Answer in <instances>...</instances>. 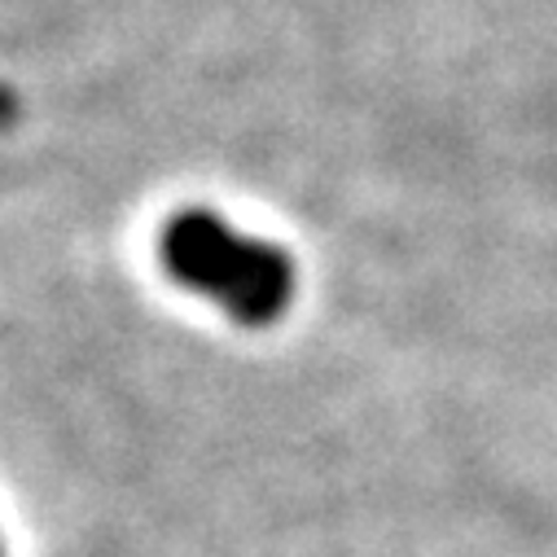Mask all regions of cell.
<instances>
[{"instance_id": "1", "label": "cell", "mask_w": 557, "mask_h": 557, "mask_svg": "<svg viewBox=\"0 0 557 557\" xmlns=\"http://www.w3.org/2000/svg\"><path fill=\"white\" fill-rule=\"evenodd\" d=\"M159 259L176 286L211 299L237 325H276L299 290L295 259L263 237L242 233L215 211H181L159 237Z\"/></svg>"}, {"instance_id": "2", "label": "cell", "mask_w": 557, "mask_h": 557, "mask_svg": "<svg viewBox=\"0 0 557 557\" xmlns=\"http://www.w3.org/2000/svg\"><path fill=\"white\" fill-rule=\"evenodd\" d=\"M18 119V97L10 88H0V127H10Z\"/></svg>"}, {"instance_id": "3", "label": "cell", "mask_w": 557, "mask_h": 557, "mask_svg": "<svg viewBox=\"0 0 557 557\" xmlns=\"http://www.w3.org/2000/svg\"><path fill=\"white\" fill-rule=\"evenodd\" d=\"M0 557H5V553H0Z\"/></svg>"}]
</instances>
